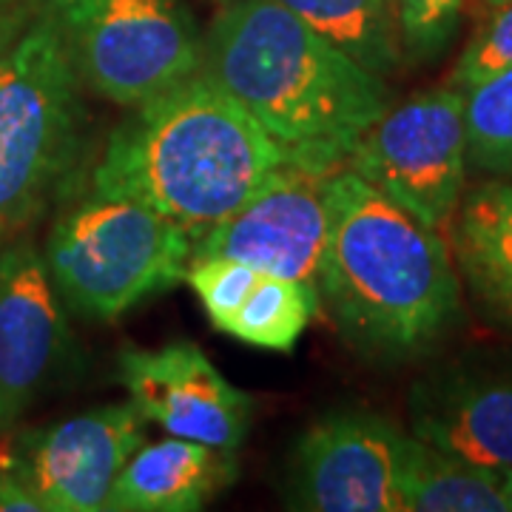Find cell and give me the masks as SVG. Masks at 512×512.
Masks as SVG:
<instances>
[{
  "label": "cell",
  "instance_id": "cell-1",
  "mask_svg": "<svg viewBox=\"0 0 512 512\" xmlns=\"http://www.w3.org/2000/svg\"><path fill=\"white\" fill-rule=\"evenodd\" d=\"M325 202L316 293L345 345L382 365L439 348L464 316L450 245L348 165L325 177Z\"/></svg>",
  "mask_w": 512,
  "mask_h": 512
},
{
  "label": "cell",
  "instance_id": "cell-2",
  "mask_svg": "<svg viewBox=\"0 0 512 512\" xmlns=\"http://www.w3.org/2000/svg\"><path fill=\"white\" fill-rule=\"evenodd\" d=\"M202 72L319 174L345 165L353 143L393 106L387 80L276 0L222 3L202 40Z\"/></svg>",
  "mask_w": 512,
  "mask_h": 512
},
{
  "label": "cell",
  "instance_id": "cell-3",
  "mask_svg": "<svg viewBox=\"0 0 512 512\" xmlns=\"http://www.w3.org/2000/svg\"><path fill=\"white\" fill-rule=\"evenodd\" d=\"M126 111L92 165L89 191L140 202L194 242L288 163V151L202 69Z\"/></svg>",
  "mask_w": 512,
  "mask_h": 512
},
{
  "label": "cell",
  "instance_id": "cell-4",
  "mask_svg": "<svg viewBox=\"0 0 512 512\" xmlns=\"http://www.w3.org/2000/svg\"><path fill=\"white\" fill-rule=\"evenodd\" d=\"M80 86L55 26L32 15L0 57V239L32 225L74 183L86 157Z\"/></svg>",
  "mask_w": 512,
  "mask_h": 512
},
{
  "label": "cell",
  "instance_id": "cell-5",
  "mask_svg": "<svg viewBox=\"0 0 512 512\" xmlns=\"http://www.w3.org/2000/svg\"><path fill=\"white\" fill-rule=\"evenodd\" d=\"M43 259L69 311L117 322L185 279L194 237L140 202L86 191L55 220Z\"/></svg>",
  "mask_w": 512,
  "mask_h": 512
},
{
  "label": "cell",
  "instance_id": "cell-6",
  "mask_svg": "<svg viewBox=\"0 0 512 512\" xmlns=\"http://www.w3.org/2000/svg\"><path fill=\"white\" fill-rule=\"evenodd\" d=\"M63 40L80 83L131 109L202 69L197 18L185 0H26Z\"/></svg>",
  "mask_w": 512,
  "mask_h": 512
},
{
  "label": "cell",
  "instance_id": "cell-7",
  "mask_svg": "<svg viewBox=\"0 0 512 512\" xmlns=\"http://www.w3.org/2000/svg\"><path fill=\"white\" fill-rule=\"evenodd\" d=\"M467 94H413L353 143L345 165L427 228H447L467 188Z\"/></svg>",
  "mask_w": 512,
  "mask_h": 512
},
{
  "label": "cell",
  "instance_id": "cell-8",
  "mask_svg": "<svg viewBox=\"0 0 512 512\" xmlns=\"http://www.w3.org/2000/svg\"><path fill=\"white\" fill-rule=\"evenodd\" d=\"M404 433L367 410H333L302 433L288 470V507L308 512H402Z\"/></svg>",
  "mask_w": 512,
  "mask_h": 512
},
{
  "label": "cell",
  "instance_id": "cell-9",
  "mask_svg": "<svg viewBox=\"0 0 512 512\" xmlns=\"http://www.w3.org/2000/svg\"><path fill=\"white\" fill-rule=\"evenodd\" d=\"M43 251L26 234L0 239V424L74 370L77 348Z\"/></svg>",
  "mask_w": 512,
  "mask_h": 512
},
{
  "label": "cell",
  "instance_id": "cell-10",
  "mask_svg": "<svg viewBox=\"0 0 512 512\" xmlns=\"http://www.w3.org/2000/svg\"><path fill=\"white\" fill-rule=\"evenodd\" d=\"M134 404H103L89 413L23 433L0 467L12 470L43 512H100L111 484L146 441Z\"/></svg>",
  "mask_w": 512,
  "mask_h": 512
},
{
  "label": "cell",
  "instance_id": "cell-11",
  "mask_svg": "<svg viewBox=\"0 0 512 512\" xmlns=\"http://www.w3.org/2000/svg\"><path fill=\"white\" fill-rule=\"evenodd\" d=\"M325 177L291 160L279 165L248 200L194 242V259L228 256L316 288L328 234Z\"/></svg>",
  "mask_w": 512,
  "mask_h": 512
},
{
  "label": "cell",
  "instance_id": "cell-12",
  "mask_svg": "<svg viewBox=\"0 0 512 512\" xmlns=\"http://www.w3.org/2000/svg\"><path fill=\"white\" fill-rule=\"evenodd\" d=\"M410 433L450 456L512 473V353H467L410 387Z\"/></svg>",
  "mask_w": 512,
  "mask_h": 512
},
{
  "label": "cell",
  "instance_id": "cell-13",
  "mask_svg": "<svg viewBox=\"0 0 512 512\" xmlns=\"http://www.w3.org/2000/svg\"><path fill=\"white\" fill-rule=\"evenodd\" d=\"M117 379L143 419L171 436L237 453L251 433L254 399L228 382L194 342L123 350Z\"/></svg>",
  "mask_w": 512,
  "mask_h": 512
},
{
  "label": "cell",
  "instance_id": "cell-14",
  "mask_svg": "<svg viewBox=\"0 0 512 512\" xmlns=\"http://www.w3.org/2000/svg\"><path fill=\"white\" fill-rule=\"evenodd\" d=\"M185 282L200 296L211 325L251 348L288 353L319 311L316 288L228 256L194 259Z\"/></svg>",
  "mask_w": 512,
  "mask_h": 512
},
{
  "label": "cell",
  "instance_id": "cell-15",
  "mask_svg": "<svg viewBox=\"0 0 512 512\" xmlns=\"http://www.w3.org/2000/svg\"><path fill=\"white\" fill-rule=\"evenodd\" d=\"M237 476L231 450L180 436L143 441L114 478L103 512H197Z\"/></svg>",
  "mask_w": 512,
  "mask_h": 512
},
{
  "label": "cell",
  "instance_id": "cell-16",
  "mask_svg": "<svg viewBox=\"0 0 512 512\" xmlns=\"http://www.w3.org/2000/svg\"><path fill=\"white\" fill-rule=\"evenodd\" d=\"M450 234L461 285L493 325L512 330V177L464 188Z\"/></svg>",
  "mask_w": 512,
  "mask_h": 512
},
{
  "label": "cell",
  "instance_id": "cell-17",
  "mask_svg": "<svg viewBox=\"0 0 512 512\" xmlns=\"http://www.w3.org/2000/svg\"><path fill=\"white\" fill-rule=\"evenodd\" d=\"M402 512H510L504 476L404 433L399 458Z\"/></svg>",
  "mask_w": 512,
  "mask_h": 512
},
{
  "label": "cell",
  "instance_id": "cell-18",
  "mask_svg": "<svg viewBox=\"0 0 512 512\" xmlns=\"http://www.w3.org/2000/svg\"><path fill=\"white\" fill-rule=\"evenodd\" d=\"M330 43L379 77L402 66V29L396 0H276Z\"/></svg>",
  "mask_w": 512,
  "mask_h": 512
},
{
  "label": "cell",
  "instance_id": "cell-19",
  "mask_svg": "<svg viewBox=\"0 0 512 512\" xmlns=\"http://www.w3.org/2000/svg\"><path fill=\"white\" fill-rule=\"evenodd\" d=\"M467 165L487 177H512V69L467 92Z\"/></svg>",
  "mask_w": 512,
  "mask_h": 512
},
{
  "label": "cell",
  "instance_id": "cell-20",
  "mask_svg": "<svg viewBox=\"0 0 512 512\" xmlns=\"http://www.w3.org/2000/svg\"><path fill=\"white\" fill-rule=\"evenodd\" d=\"M402 52L413 66H430L453 46L464 15V0H396Z\"/></svg>",
  "mask_w": 512,
  "mask_h": 512
},
{
  "label": "cell",
  "instance_id": "cell-21",
  "mask_svg": "<svg viewBox=\"0 0 512 512\" xmlns=\"http://www.w3.org/2000/svg\"><path fill=\"white\" fill-rule=\"evenodd\" d=\"M507 69H512V0L490 9V18L458 55L447 86L467 94Z\"/></svg>",
  "mask_w": 512,
  "mask_h": 512
},
{
  "label": "cell",
  "instance_id": "cell-22",
  "mask_svg": "<svg viewBox=\"0 0 512 512\" xmlns=\"http://www.w3.org/2000/svg\"><path fill=\"white\" fill-rule=\"evenodd\" d=\"M0 512H43L40 501L6 467H0Z\"/></svg>",
  "mask_w": 512,
  "mask_h": 512
},
{
  "label": "cell",
  "instance_id": "cell-23",
  "mask_svg": "<svg viewBox=\"0 0 512 512\" xmlns=\"http://www.w3.org/2000/svg\"><path fill=\"white\" fill-rule=\"evenodd\" d=\"M32 9L29 6H20V9H12V12H3L0 15V57L6 55V49L18 40V35L26 29V23L32 20Z\"/></svg>",
  "mask_w": 512,
  "mask_h": 512
},
{
  "label": "cell",
  "instance_id": "cell-24",
  "mask_svg": "<svg viewBox=\"0 0 512 512\" xmlns=\"http://www.w3.org/2000/svg\"><path fill=\"white\" fill-rule=\"evenodd\" d=\"M20 6H29L26 0H0V15L3 12H12V9H20ZM32 9V6H29Z\"/></svg>",
  "mask_w": 512,
  "mask_h": 512
},
{
  "label": "cell",
  "instance_id": "cell-25",
  "mask_svg": "<svg viewBox=\"0 0 512 512\" xmlns=\"http://www.w3.org/2000/svg\"><path fill=\"white\" fill-rule=\"evenodd\" d=\"M504 498H507V510L512 512V473L504 478Z\"/></svg>",
  "mask_w": 512,
  "mask_h": 512
},
{
  "label": "cell",
  "instance_id": "cell-26",
  "mask_svg": "<svg viewBox=\"0 0 512 512\" xmlns=\"http://www.w3.org/2000/svg\"><path fill=\"white\" fill-rule=\"evenodd\" d=\"M498 3H504V0H484V6H487V9H493V6H498Z\"/></svg>",
  "mask_w": 512,
  "mask_h": 512
},
{
  "label": "cell",
  "instance_id": "cell-27",
  "mask_svg": "<svg viewBox=\"0 0 512 512\" xmlns=\"http://www.w3.org/2000/svg\"><path fill=\"white\" fill-rule=\"evenodd\" d=\"M0 436H6V430H3V424H0Z\"/></svg>",
  "mask_w": 512,
  "mask_h": 512
},
{
  "label": "cell",
  "instance_id": "cell-28",
  "mask_svg": "<svg viewBox=\"0 0 512 512\" xmlns=\"http://www.w3.org/2000/svg\"><path fill=\"white\" fill-rule=\"evenodd\" d=\"M217 3H231V0H217Z\"/></svg>",
  "mask_w": 512,
  "mask_h": 512
}]
</instances>
